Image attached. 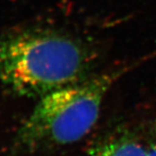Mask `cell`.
Segmentation results:
<instances>
[{"label":"cell","mask_w":156,"mask_h":156,"mask_svg":"<svg viewBox=\"0 0 156 156\" xmlns=\"http://www.w3.org/2000/svg\"><path fill=\"white\" fill-rule=\"evenodd\" d=\"M147 156H156V141L154 145L150 147V149L147 150Z\"/></svg>","instance_id":"obj_4"},{"label":"cell","mask_w":156,"mask_h":156,"mask_svg":"<svg viewBox=\"0 0 156 156\" xmlns=\"http://www.w3.org/2000/svg\"><path fill=\"white\" fill-rule=\"evenodd\" d=\"M144 60L91 75L41 97L17 132V147L34 152L81 140L97 122L102 102L112 87Z\"/></svg>","instance_id":"obj_2"},{"label":"cell","mask_w":156,"mask_h":156,"mask_svg":"<svg viewBox=\"0 0 156 156\" xmlns=\"http://www.w3.org/2000/svg\"><path fill=\"white\" fill-rule=\"evenodd\" d=\"M95 56L81 40L53 30L13 34L0 42V83L38 98L91 76Z\"/></svg>","instance_id":"obj_1"},{"label":"cell","mask_w":156,"mask_h":156,"mask_svg":"<svg viewBox=\"0 0 156 156\" xmlns=\"http://www.w3.org/2000/svg\"><path fill=\"white\" fill-rule=\"evenodd\" d=\"M147 150L138 141L121 138L95 148L89 156H147Z\"/></svg>","instance_id":"obj_3"}]
</instances>
